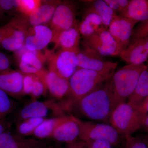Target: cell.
<instances>
[{
	"mask_svg": "<svg viewBox=\"0 0 148 148\" xmlns=\"http://www.w3.org/2000/svg\"><path fill=\"white\" fill-rule=\"evenodd\" d=\"M120 148H147L143 138L129 136L123 140Z\"/></svg>",
	"mask_w": 148,
	"mask_h": 148,
	"instance_id": "32",
	"label": "cell"
},
{
	"mask_svg": "<svg viewBox=\"0 0 148 148\" xmlns=\"http://www.w3.org/2000/svg\"><path fill=\"white\" fill-rule=\"evenodd\" d=\"M148 95V64L139 77L135 91L128 101L132 106L139 108Z\"/></svg>",
	"mask_w": 148,
	"mask_h": 148,
	"instance_id": "26",
	"label": "cell"
},
{
	"mask_svg": "<svg viewBox=\"0 0 148 148\" xmlns=\"http://www.w3.org/2000/svg\"><path fill=\"white\" fill-rule=\"evenodd\" d=\"M15 106L9 95L0 89V120L5 118L8 115L10 114Z\"/></svg>",
	"mask_w": 148,
	"mask_h": 148,
	"instance_id": "29",
	"label": "cell"
},
{
	"mask_svg": "<svg viewBox=\"0 0 148 148\" xmlns=\"http://www.w3.org/2000/svg\"><path fill=\"white\" fill-rule=\"evenodd\" d=\"M44 80L47 89L53 98L61 100L67 97L70 89L69 80L62 77L50 70L47 72Z\"/></svg>",
	"mask_w": 148,
	"mask_h": 148,
	"instance_id": "17",
	"label": "cell"
},
{
	"mask_svg": "<svg viewBox=\"0 0 148 148\" xmlns=\"http://www.w3.org/2000/svg\"><path fill=\"white\" fill-rule=\"evenodd\" d=\"M46 119L30 118L19 120L16 125L17 134L25 138L31 135L32 136L37 127Z\"/></svg>",
	"mask_w": 148,
	"mask_h": 148,
	"instance_id": "27",
	"label": "cell"
},
{
	"mask_svg": "<svg viewBox=\"0 0 148 148\" xmlns=\"http://www.w3.org/2000/svg\"><path fill=\"white\" fill-rule=\"evenodd\" d=\"M137 21L117 15L108 28L109 32L122 50L129 46Z\"/></svg>",
	"mask_w": 148,
	"mask_h": 148,
	"instance_id": "13",
	"label": "cell"
},
{
	"mask_svg": "<svg viewBox=\"0 0 148 148\" xmlns=\"http://www.w3.org/2000/svg\"><path fill=\"white\" fill-rule=\"evenodd\" d=\"M7 35L0 44L5 50L14 52L24 45L27 30L29 28L24 15L19 14L8 23Z\"/></svg>",
	"mask_w": 148,
	"mask_h": 148,
	"instance_id": "10",
	"label": "cell"
},
{
	"mask_svg": "<svg viewBox=\"0 0 148 148\" xmlns=\"http://www.w3.org/2000/svg\"><path fill=\"white\" fill-rule=\"evenodd\" d=\"M51 52L43 53L42 51H32L24 45L14 52L20 71L22 73L36 75L44 79L47 71L43 67L47 58H50Z\"/></svg>",
	"mask_w": 148,
	"mask_h": 148,
	"instance_id": "6",
	"label": "cell"
},
{
	"mask_svg": "<svg viewBox=\"0 0 148 148\" xmlns=\"http://www.w3.org/2000/svg\"><path fill=\"white\" fill-rule=\"evenodd\" d=\"M40 142L34 138L21 137L7 130L0 136V148H32Z\"/></svg>",
	"mask_w": 148,
	"mask_h": 148,
	"instance_id": "22",
	"label": "cell"
},
{
	"mask_svg": "<svg viewBox=\"0 0 148 148\" xmlns=\"http://www.w3.org/2000/svg\"><path fill=\"white\" fill-rule=\"evenodd\" d=\"M71 119L70 115L46 119L37 127L32 136L38 139L52 138L56 128L61 124Z\"/></svg>",
	"mask_w": 148,
	"mask_h": 148,
	"instance_id": "23",
	"label": "cell"
},
{
	"mask_svg": "<svg viewBox=\"0 0 148 148\" xmlns=\"http://www.w3.org/2000/svg\"><path fill=\"white\" fill-rule=\"evenodd\" d=\"M119 56L128 64L140 65L145 64L148 59V54L140 40L130 45L122 51Z\"/></svg>",
	"mask_w": 148,
	"mask_h": 148,
	"instance_id": "19",
	"label": "cell"
},
{
	"mask_svg": "<svg viewBox=\"0 0 148 148\" xmlns=\"http://www.w3.org/2000/svg\"><path fill=\"white\" fill-rule=\"evenodd\" d=\"M88 148H114L112 145L106 140H94L87 142Z\"/></svg>",
	"mask_w": 148,
	"mask_h": 148,
	"instance_id": "36",
	"label": "cell"
},
{
	"mask_svg": "<svg viewBox=\"0 0 148 148\" xmlns=\"http://www.w3.org/2000/svg\"><path fill=\"white\" fill-rule=\"evenodd\" d=\"M32 148H61L56 145H45L40 142Z\"/></svg>",
	"mask_w": 148,
	"mask_h": 148,
	"instance_id": "42",
	"label": "cell"
},
{
	"mask_svg": "<svg viewBox=\"0 0 148 148\" xmlns=\"http://www.w3.org/2000/svg\"><path fill=\"white\" fill-rule=\"evenodd\" d=\"M64 108L55 100L32 101L20 110L18 120L30 118H47V117L65 115Z\"/></svg>",
	"mask_w": 148,
	"mask_h": 148,
	"instance_id": "9",
	"label": "cell"
},
{
	"mask_svg": "<svg viewBox=\"0 0 148 148\" xmlns=\"http://www.w3.org/2000/svg\"><path fill=\"white\" fill-rule=\"evenodd\" d=\"M82 44L102 56H119L121 51L108 29L104 28L93 34L83 38Z\"/></svg>",
	"mask_w": 148,
	"mask_h": 148,
	"instance_id": "7",
	"label": "cell"
},
{
	"mask_svg": "<svg viewBox=\"0 0 148 148\" xmlns=\"http://www.w3.org/2000/svg\"><path fill=\"white\" fill-rule=\"evenodd\" d=\"M87 8L101 18L104 27L108 29L111 22L118 14L105 2L104 0L85 1Z\"/></svg>",
	"mask_w": 148,
	"mask_h": 148,
	"instance_id": "25",
	"label": "cell"
},
{
	"mask_svg": "<svg viewBox=\"0 0 148 148\" xmlns=\"http://www.w3.org/2000/svg\"><path fill=\"white\" fill-rule=\"evenodd\" d=\"M65 148H88L86 142L78 140L67 144Z\"/></svg>",
	"mask_w": 148,
	"mask_h": 148,
	"instance_id": "38",
	"label": "cell"
},
{
	"mask_svg": "<svg viewBox=\"0 0 148 148\" xmlns=\"http://www.w3.org/2000/svg\"><path fill=\"white\" fill-rule=\"evenodd\" d=\"M8 28L7 25L0 27V44L4 38L6 36L8 32Z\"/></svg>",
	"mask_w": 148,
	"mask_h": 148,
	"instance_id": "41",
	"label": "cell"
},
{
	"mask_svg": "<svg viewBox=\"0 0 148 148\" xmlns=\"http://www.w3.org/2000/svg\"><path fill=\"white\" fill-rule=\"evenodd\" d=\"M78 24L75 5L71 1H66L60 2L57 6L49 24L53 32L54 39L60 32L71 29Z\"/></svg>",
	"mask_w": 148,
	"mask_h": 148,
	"instance_id": "11",
	"label": "cell"
},
{
	"mask_svg": "<svg viewBox=\"0 0 148 148\" xmlns=\"http://www.w3.org/2000/svg\"><path fill=\"white\" fill-rule=\"evenodd\" d=\"M148 36V20L141 22L133 30L130 45Z\"/></svg>",
	"mask_w": 148,
	"mask_h": 148,
	"instance_id": "31",
	"label": "cell"
},
{
	"mask_svg": "<svg viewBox=\"0 0 148 148\" xmlns=\"http://www.w3.org/2000/svg\"><path fill=\"white\" fill-rule=\"evenodd\" d=\"M11 61L5 53L0 52V73L11 69Z\"/></svg>",
	"mask_w": 148,
	"mask_h": 148,
	"instance_id": "37",
	"label": "cell"
},
{
	"mask_svg": "<svg viewBox=\"0 0 148 148\" xmlns=\"http://www.w3.org/2000/svg\"><path fill=\"white\" fill-rule=\"evenodd\" d=\"M142 128L148 132V115L146 116L143 120Z\"/></svg>",
	"mask_w": 148,
	"mask_h": 148,
	"instance_id": "43",
	"label": "cell"
},
{
	"mask_svg": "<svg viewBox=\"0 0 148 148\" xmlns=\"http://www.w3.org/2000/svg\"><path fill=\"white\" fill-rule=\"evenodd\" d=\"M143 42V45L144 46L146 51L148 54V36L141 39Z\"/></svg>",
	"mask_w": 148,
	"mask_h": 148,
	"instance_id": "44",
	"label": "cell"
},
{
	"mask_svg": "<svg viewBox=\"0 0 148 148\" xmlns=\"http://www.w3.org/2000/svg\"><path fill=\"white\" fill-rule=\"evenodd\" d=\"M24 75L21 71L11 69L0 73V89L9 96L20 98L24 95Z\"/></svg>",
	"mask_w": 148,
	"mask_h": 148,
	"instance_id": "15",
	"label": "cell"
},
{
	"mask_svg": "<svg viewBox=\"0 0 148 148\" xmlns=\"http://www.w3.org/2000/svg\"><path fill=\"white\" fill-rule=\"evenodd\" d=\"M146 65L127 64L115 71L108 80L114 109L129 100L135 89L139 77Z\"/></svg>",
	"mask_w": 148,
	"mask_h": 148,
	"instance_id": "2",
	"label": "cell"
},
{
	"mask_svg": "<svg viewBox=\"0 0 148 148\" xmlns=\"http://www.w3.org/2000/svg\"><path fill=\"white\" fill-rule=\"evenodd\" d=\"M47 90L44 80L38 76H36L34 85L30 96L33 101H36L37 99L45 94Z\"/></svg>",
	"mask_w": 148,
	"mask_h": 148,
	"instance_id": "30",
	"label": "cell"
},
{
	"mask_svg": "<svg viewBox=\"0 0 148 148\" xmlns=\"http://www.w3.org/2000/svg\"><path fill=\"white\" fill-rule=\"evenodd\" d=\"M79 134V127L77 123L71 117V119L56 128L52 138L57 142L67 144L78 140Z\"/></svg>",
	"mask_w": 148,
	"mask_h": 148,
	"instance_id": "21",
	"label": "cell"
},
{
	"mask_svg": "<svg viewBox=\"0 0 148 148\" xmlns=\"http://www.w3.org/2000/svg\"><path fill=\"white\" fill-rule=\"evenodd\" d=\"M144 118L139 108L125 102L114 109L111 115L110 124L124 138L132 136L142 128Z\"/></svg>",
	"mask_w": 148,
	"mask_h": 148,
	"instance_id": "4",
	"label": "cell"
},
{
	"mask_svg": "<svg viewBox=\"0 0 148 148\" xmlns=\"http://www.w3.org/2000/svg\"><path fill=\"white\" fill-rule=\"evenodd\" d=\"M120 16L137 22L148 19V0H131L127 8Z\"/></svg>",
	"mask_w": 148,
	"mask_h": 148,
	"instance_id": "24",
	"label": "cell"
},
{
	"mask_svg": "<svg viewBox=\"0 0 148 148\" xmlns=\"http://www.w3.org/2000/svg\"><path fill=\"white\" fill-rule=\"evenodd\" d=\"M42 1L39 0H16V10L20 14L30 16L40 5Z\"/></svg>",
	"mask_w": 148,
	"mask_h": 148,
	"instance_id": "28",
	"label": "cell"
},
{
	"mask_svg": "<svg viewBox=\"0 0 148 148\" xmlns=\"http://www.w3.org/2000/svg\"><path fill=\"white\" fill-rule=\"evenodd\" d=\"M70 115L79 127V140L86 143L94 140H106L114 147L119 145L122 143L124 138L111 125L85 121L72 114Z\"/></svg>",
	"mask_w": 148,
	"mask_h": 148,
	"instance_id": "5",
	"label": "cell"
},
{
	"mask_svg": "<svg viewBox=\"0 0 148 148\" xmlns=\"http://www.w3.org/2000/svg\"><path fill=\"white\" fill-rule=\"evenodd\" d=\"M23 92L24 95H30L32 92L36 75L23 74Z\"/></svg>",
	"mask_w": 148,
	"mask_h": 148,
	"instance_id": "35",
	"label": "cell"
},
{
	"mask_svg": "<svg viewBox=\"0 0 148 148\" xmlns=\"http://www.w3.org/2000/svg\"><path fill=\"white\" fill-rule=\"evenodd\" d=\"M77 57L78 68L103 73L113 74L118 64L117 62L107 61L103 56L85 48L79 49Z\"/></svg>",
	"mask_w": 148,
	"mask_h": 148,
	"instance_id": "12",
	"label": "cell"
},
{
	"mask_svg": "<svg viewBox=\"0 0 148 148\" xmlns=\"http://www.w3.org/2000/svg\"><path fill=\"white\" fill-rule=\"evenodd\" d=\"M78 24L58 34L53 39L54 48L63 50L79 48L80 34L79 31Z\"/></svg>",
	"mask_w": 148,
	"mask_h": 148,
	"instance_id": "18",
	"label": "cell"
},
{
	"mask_svg": "<svg viewBox=\"0 0 148 148\" xmlns=\"http://www.w3.org/2000/svg\"><path fill=\"white\" fill-rule=\"evenodd\" d=\"M14 10L16 11V1L0 0V19Z\"/></svg>",
	"mask_w": 148,
	"mask_h": 148,
	"instance_id": "34",
	"label": "cell"
},
{
	"mask_svg": "<svg viewBox=\"0 0 148 148\" xmlns=\"http://www.w3.org/2000/svg\"><path fill=\"white\" fill-rule=\"evenodd\" d=\"M112 75L78 68L69 80L70 89L67 96L69 98L68 101L64 103L66 110L71 104L106 82Z\"/></svg>",
	"mask_w": 148,
	"mask_h": 148,
	"instance_id": "3",
	"label": "cell"
},
{
	"mask_svg": "<svg viewBox=\"0 0 148 148\" xmlns=\"http://www.w3.org/2000/svg\"><path fill=\"white\" fill-rule=\"evenodd\" d=\"M10 123L5 119V118L0 120V136L10 127Z\"/></svg>",
	"mask_w": 148,
	"mask_h": 148,
	"instance_id": "40",
	"label": "cell"
},
{
	"mask_svg": "<svg viewBox=\"0 0 148 148\" xmlns=\"http://www.w3.org/2000/svg\"><path fill=\"white\" fill-rule=\"evenodd\" d=\"M106 28L101 18L88 8L85 11L81 21L79 23L78 29L83 38L90 36Z\"/></svg>",
	"mask_w": 148,
	"mask_h": 148,
	"instance_id": "20",
	"label": "cell"
},
{
	"mask_svg": "<svg viewBox=\"0 0 148 148\" xmlns=\"http://www.w3.org/2000/svg\"><path fill=\"white\" fill-rule=\"evenodd\" d=\"M54 34L50 27L41 25L29 27L27 30L24 46L32 51H42L51 42Z\"/></svg>",
	"mask_w": 148,
	"mask_h": 148,
	"instance_id": "14",
	"label": "cell"
},
{
	"mask_svg": "<svg viewBox=\"0 0 148 148\" xmlns=\"http://www.w3.org/2000/svg\"><path fill=\"white\" fill-rule=\"evenodd\" d=\"M105 2L118 15H121L127 8L130 0H104Z\"/></svg>",
	"mask_w": 148,
	"mask_h": 148,
	"instance_id": "33",
	"label": "cell"
},
{
	"mask_svg": "<svg viewBox=\"0 0 148 148\" xmlns=\"http://www.w3.org/2000/svg\"><path fill=\"white\" fill-rule=\"evenodd\" d=\"M143 138L144 142L145 143L146 146H147V148H148V134L145 135Z\"/></svg>",
	"mask_w": 148,
	"mask_h": 148,
	"instance_id": "45",
	"label": "cell"
},
{
	"mask_svg": "<svg viewBox=\"0 0 148 148\" xmlns=\"http://www.w3.org/2000/svg\"><path fill=\"white\" fill-rule=\"evenodd\" d=\"M139 108L145 117L148 115V95L144 99Z\"/></svg>",
	"mask_w": 148,
	"mask_h": 148,
	"instance_id": "39",
	"label": "cell"
},
{
	"mask_svg": "<svg viewBox=\"0 0 148 148\" xmlns=\"http://www.w3.org/2000/svg\"><path fill=\"white\" fill-rule=\"evenodd\" d=\"M61 1H42L40 6L29 16H26L29 27L49 24L56 9Z\"/></svg>",
	"mask_w": 148,
	"mask_h": 148,
	"instance_id": "16",
	"label": "cell"
},
{
	"mask_svg": "<svg viewBox=\"0 0 148 148\" xmlns=\"http://www.w3.org/2000/svg\"><path fill=\"white\" fill-rule=\"evenodd\" d=\"M79 48L59 49L49 58V70L64 78L69 80L77 71L78 67V52Z\"/></svg>",
	"mask_w": 148,
	"mask_h": 148,
	"instance_id": "8",
	"label": "cell"
},
{
	"mask_svg": "<svg viewBox=\"0 0 148 148\" xmlns=\"http://www.w3.org/2000/svg\"><path fill=\"white\" fill-rule=\"evenodd\" d=\"M108 80L71 104L68 110L74 107L86 118L110 124V119L114 108Z\"/></svg>",
	"mask_w": 148,
	"mask_h": 148,
	"instance_id": "1",
	"label": "cell"
}]
</instances>
